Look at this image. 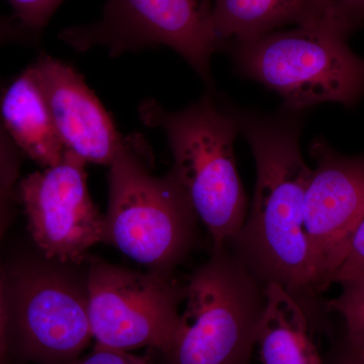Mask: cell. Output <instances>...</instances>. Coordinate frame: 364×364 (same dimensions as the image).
I'll return each instance as SVG.
<instances>
[{"label":"cell","mask_w":364,"mask_h":364,"mask_svg":"<svg viewBox=\"0 0 364 364\" xmlns=\"http://www.w3.org/2000/svg\"><path fill=\"white\" fill-rule=\"evenodd\" d=\"M213 23L220 45L244 42L280 26H329L348 37L324 0H213Z\"/></svg>","instance_id":"obj_12"},{"label":"cell","mask_w":364,"mask_h":364,"mask_svg":"<svg viewBox=\"0 0 364 364\" xmlns=\"http://www.w3.org/2000/svg\"><path fill=\"white\" fill-rule=\"evenodd\" d=\"M154 154L141 134L124 136L109 171L102 243L150 272L168 277L195 237L196 217L172 174H153Z\"/></svg>","instance_id":"obj_3"},{"label":"cell","mask_w":364,"mask_h":364,"mask_svg":"<svg viewBox=\"0 0 364 364\" xmlns=\"http://www.w3.org/2000/svg\"><path fill=\"white\" fill-rule=\"evenodd\" d=\"M77 52L102 48L112 57L166 46L213 90L210 59L221 47L213 23V0H109L102 18L59 33Z\"/></svg>","instance_id":"obj_6"},{"label":"cell","mask_w":364,"mask_h":364,"mask_svg":"<svg viewBox=\"0 0 364 364\" xmlns=\"http://www.w3.org/2000/svg\"><path fill=\"white\" fill-rule=\"evenodd\" d=\"M265 287L228 247L191 275L169 364H250Z\"/></svg>","instance_id":"obj_5"},{"label":"cell","mask_w":364,"mask_h":364,"mask_svg":"<svg viewBox=\"0 0 364 364\" xmlns=\"http://www.w3.org/2000/svg\"><path fill=\"white\" fill-rule=\"evenodd\" d=\"M9 350L36 364L80 358L92 338L87 294L43 268L23 265L2 275Z\"/></svg>","instance_id":"obj_8"},{"label":"cell","mask_w":364,"mask_h":364,"mask_svg":"<svg viewBox=\"0 0 364 364\" xmlns=\"http://www.w3.org/2000/svg\"><path fill=\"white\" fill-rule=\"evenodd\" d=\"M341 293L324 304L327 313L338 314L346 327V346L364 358V273L340 280Z\"/></svg>","instance_id":"obj_15"},{"label":"cell","mask_w":364,"mask_h":364,"mask_svg":"<svg viewBox=\"0 0 364 364\" xmlns=\"http://www.w3.org/2000/svg\"><path fill=\"white\" fill-rule=\"evenodd\" d=\"M239 127L256 164L252 205L230 245L263 286L287 289L308 315L317 296L312 254L304 229V200L313 169L301 154V119L284 112L238 111Z\"/></svg>","instance_id":"obj_1"},{"label":"cell","mask_w":364,"mask_h":364,"mask_svg":"<svg viewBox=\"0 0 364 364\" xmlns=\"http://www.w3.org/2000/svg\"><path fill=\"white\" fill-rule=\"evenodd\" d=\"M347 38L329 26H296L225 47L242 75L277 92L284 112L299 114L325 102L350 107L364 97V59Z\"/></svg>","instance_id":"obj_4"},{"label":"cell","mask_w":364,"mask_h":364,"mask_svg":"<svg viewBox=\"0 0 364 364\" xmlns=\"http://www.w3.org/2000/svg\"><path fill=\"white\" fill-rule=\"evenodd\" d=\"M138 112L144 124L166 136L173 157L170 173L207 228L213 250L228 247L247 217V198L234 152L240 133L237 109L208 90L181 111H169L148 98Z\"/></svg>","instance_id":"obj_2"},{"label":"cell","mask_w":364,"mask_h":364,"mask_svg":"<svg viewBox=\"0 0 364 364\" xmlns=\"http://www.w3.org/2000/svg\"><path fill=\"white\" fill-rule=\"evenodd\" d=\"M265 299L256 343L262 364H323L299 301L274 284L265 287Z\"/></svg>","instance_id":"obj_14"},{"label":"cell","mask_w":364,"mask_h":364,"mask_svg":"<svg viewBox=\"0 0 364 364\" xmlns=\"http://www.w3.org/2000/svg\"><path fill=\"white\" fill-rule=\"evenodd\" d=\"M333 364H364V358L354 353L346 346Z\"/></svg>","instance_id":"obj_23"},{"label":"cell","mask_w":364,"mask_h":364,"mask_svg":"<svg viewBox=\"0 0 364 364\" xmlns=\"http://www.w3.org/2000/svg\"><path fill=\"white\" fill-rule=\"evenodd\" d=\"M310 152L316 167L304 200V229L320 294L333 284L364 215V157L341 154L324 139H316Z\"/></svg>","instance_id":"obj_10"},{"label":"cell","mask_w":364,"mask_h":364,"mask_svg":"<svg viewBox=\"0 0 364 364\" xmlns=\"http://www.w3.org/2000/svg\"><path fill=\"white\" fill-rule=\"evenodd\" d=\"M61 142L86 163L109 166L123 145L109 112L73 67L42 54L28 66Z\"/></svg>","instance_id":"obj_11"},{"label":"cell","mask_w":364,"mask_h":364,"mask_svg":"<svg viewBox=\"0 0 364 364\" xmlns=\"http://www.w3.org/2000/svg\"><path fill=\"white\" fill-rule=\"evenodd\" d=\"M9 318L6 298H4V282L0 272V364H7L9 354Z\"/></svg>","instance_id":"obj_21"},{"label":"cell","mask_w":364,"mask_h":364,"mask_svg":"<svg viewBox=\"0 0 364 364\" xmlns=\"http://www.w3.org/2000/svg\"><path fill=\"white\" fill-rule=\"evenodd\" d=\"M62 364H154L147 359L134 355L130 351L119 350L95 345V349L85 358H78Z\"/></svg>","instance_id":"obj_19"},{"label":"cell","mask_w":364,"mask_h":364,"mask_svg":"<svg viewBox=\"0 0 364 364\" xmlns=\"http://www.w3.org/2000/svg\"><path fill=\"white\" fill-rule=\"evenodd\" d=\"M4 86L0 85V97ZM23 153L7 133L0 116V195L14 196V186L20 176Z\"/></svg>","instance_id":"obj_16"},{"label":"cell","mask_w":364,"mask_h":364,"mask_svg":"<svg viewBox=\"0 0 364 364\" xmlns=\"http://www.w3.org/2000/svg\"><path fill=\"white\" fill-rule=\"evenodd\" d=\"M92 338L119 350L169 353L178 331L182 289L169 277L93 260L86 282Z\"/></svg>","instance_id":"obj_7"},{"label":"cell","mask_w":364,"mask_h":364,"mask_svg":"<svg viewBox=\"0 0 364 364\" xmlns=\"http://www.w3.org/2000/svg\"><path fill=\"white\" fill-rule=\"evenodd\" d=\"M0 116L16 147L43 168L56 165L65 156L67 150L28 67L4 86Z\"/></svg>","instance_id":"obj_13"},{"label":"cell","mask_w":364,"mask_h":364,"mask_svg":"<svg viewBox=\"0 0 364 364\" xmlns=\"http://www.w3.org/2000/svg\"><path fill=\"white\" fill-rule=\"evenodd\" d=\"M13 6L14 18L36 35L44 30L50 18L64 0H7Z\"/></svg>","instance_id":"obj_17"},{"label":"cell","mask_w":364,"mask_h":364,"mask_svg":"<svg viewBox=\"0 0 364 364\" xmlns=\"http://www.w3.org/2000/svg\"><path fill=\"white\" fill-rule=\"evenodd\" d=\"M13 200L14 196L0 195V242L11 220Z\"/></svg>","instance_id":"obj_22"},{"label":"cell","mask_w":364,"mask_h":364,"mask_svg":"<svg viewBox=\"0 0 364 364\" xmlns=\"http://www.w3.org/2000/svg\"><path fill=\"white\" fill-rule=\"evenodd\" d=\"M85 164L66 151L56 165L18 183L28 231L48 259L79 264L93 246L102 243L105 215L91 198Z\"/></svg>","instance_id":"obj_9"},{"label":"cell","mask_w":364,"mask_h":364,"mask_svg":"<svg viewBox=\"0 0 364 364\" xmlns=\"http://www.w3.org/2000/svg\"><path fill=\"white\" fill-rule=\"evenodd\" d=\"M39 38V36L26 30L14 16H0V45L33 44Z\"/></svg>","instance_id":"obj_20"},{"label":"cell","mask_w":364,"mask_h":364,"mask_svg":"<svg viewBox=\"0 0 364 364\" xmlns=\"http://www.w3.org/2000/svg\"><path fill=\"white\" fill-rule=\"evenodd\" d=\"M358 273H364V215L352 235L344 259L335 273L333 284Z\"/></svg>","instance_id":"obj_18"}]
</instances>
